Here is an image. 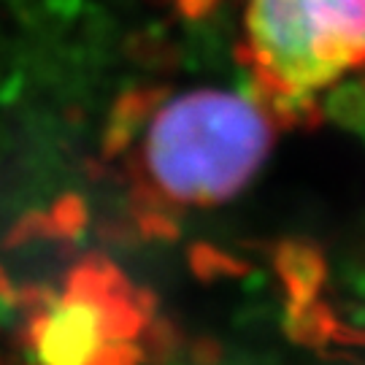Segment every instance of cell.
I'll return each mask as SVG.
<instances>
[{
	"label": "cell",
	"instance_id": "6da1fadb",
	"mask_svg": "<svg viewBox=\"0 0 365 365\" xmlns=\"http://www.w3.org/2000/svg\"><path fill=\"white\" fill-rule=\"evenodd\" d=\"M282 119L252 92L195 90L157 108L141 146L149 190L176 206H214L260 170Z\"/></svg>",
	"mask_w": 365,
	"mask_h": 365
},
{
	"label": "cell",
	"instance_id": "7a4b0ae2",
	"mask_svg": "<svg viewBox=\"0 0 365 365\" xmlns=\"http://www.w3.org/2000/svg\"><path fill=\"white\" fill-rule=\"evenodd\" d=\"M241 63L279 119L365 73V0H241Z\"/></svg>",
	"mask_w": 365,
	"mask_h": 365
},
{
	"label": "cell",
	"instance_id": "3957f363",
	"mask_svg": "<svg viewBox=\"0 0 365 365\" xmlns=\"http://www.w3.org/2000/svg\"><path fill=\"white\" fill-rule=\"evenodd\" d=\"M141 327L125 282L106 265L84 262L33 322L41 365H135L130 339Z\"/></svg>",
	"mask_w": 365,
	"mask_h": 365
}]
</instances>
